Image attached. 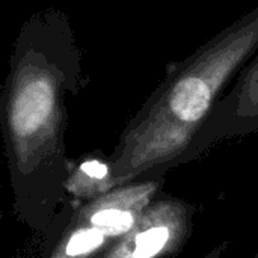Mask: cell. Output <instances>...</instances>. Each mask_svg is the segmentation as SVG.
I'll use <instances>...</instances> for the list:
<instances>
[{"label": "cell", "mask_w": 258, "mask_h": 258, "mask_svg": "<svg viewBox=\"0 0 258 258\" xmlns=\"http://www.w3.org/2000/svg\"><path fill=\"white\" fill-rule=\"evenodd\" d=\"M0 92V125L12 212L39 237L67 203V95L89 83L70 17L33 12L20 27Z\"/></svg>", "instance_id": "cell-1"}, {"label": "cell", "mask_w": 258, "mask_h": 258, "mask_svg": "<svg viewBox=\"0 0 258 258\" xmlns=\"http://www.w3.org/2000/svg\"><path fill=\"white\" fill-rule=\"evenodd\" d=\"M258 51V5L166 65L165 77L130 118L110 157L115 187L165 177L194 160V145L243 65Z\"/></svg>", "instance_id": "cell-2"}, {"label": "cell", "mask_w": 258, "mask_h": 258, "mask_svg": "<svg viewBox=\"0 0 258 258\" xmlns=\"http://www.w3.org/2000/svg\"><path fill=\"white\" fill-rule=\"evenodd\" d=\"M163 184L165 177H151L82 204L68 200L29 258H98L136 225Z\"/></svg>", "instance_id": "cell-3"}, {"label": "cell", "mask_w": 258, "mask_h": 258, "mask_svg": "<svg viewBox=\"0 0 258 258\" xmlns=\"http://www.w3.org/2000/svg\"><path fill=\"white\" fill-rule=\"evenodd\" d=\"M197 207L165 195L144 210L136 225L98 258H171L183 251L194 231Z\"/></svg>", "instance_id": "cell-4"}, {"label": "cell", "mask_w": 258, "mask_h": 258, "mask_svg": "<svg viewBox=\"0 0 258 258\" xmlns=\"http://www.w3.org/2000/svg\"><path fill=\"white\" fill-rule=\"evenodd\" d=\"M258 132V51L243 65L194 145V160L218 142Z\"/></svg>", "instance_id": "cell-5"}, {"label": "cell", "mask_w": 258, "mask_h": 258, "mask_svg": "<svg viewBox=\"0 0 258 258\" xmlns=\"http://www.w3.org/2000/svg\"><path fill=\"white\" fill-rule=\"evenodd\" d=\"M115 189L113 169L110 157L103 153L86 154L77 162H71L70 174L65 184L67 201L77 204L98 198Z\"/></svg>", "instance_id": "cell-6"}, {"label": "cell", "mask_w": 258, "mask_h": 258, "mask_svg": "<svg viewBox=\"0 0 258 258\" xmlns=\"http://www.w3.org/2000/svg\"><path fill=\"white\" fill-rule=\"evenodd\" d=\"M254 258H258V254H257V255H255V257H254Z\"/></svg>", "instance_id": "cell-7"}]
</instances>
